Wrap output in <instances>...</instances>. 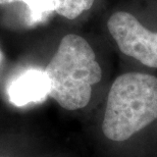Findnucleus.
Wrapping results in <instances>:
<instances>
[{"instance_id": "f257e3e1", "label": "nucleus", "mask_w": 157, "mask_h": 157, "mask_svg": "<svg viewBox=\"0 0 157 157\" xmlns=\"http://www.w3.org/2000/svg\"><path fill=\"white\" fill-rule=\"evenodd\" d=\"M153 131L157 132V78L141 71L118 76L106 97L103 137L124 153Z\"/></svg>"}, {"instance_id": "f03ea898", "label": "nucleus", "mask_w": 157, "mask_h": 157, "mask_svg": "<svg viewBox=\"0 0 157 157\" xmlns=\"http://www.w3.org/2000/svg\"><path fill=\"white\" fill-rule=\"evenodd\" d=\"M49 96L65 110L83 109L90 103L93 87L102 78L96 54L83 37L67 34L46 67Z\"/></svg>"}, {"instance_id": "7ed1b4c3", "label": "nucleus", "mask_w": 157, "mask_h": 157, "mask_svg": "<svg viewBox=\"0 0 157 157\" xmlns=\"http://www.w3.org/2000/svg\"><path fill=\"white\" fill-rule=\"evenodd\" d=\"M107 28L119 50L147 67L157 68V32L147 30L133 14L117 11Z\"/></svg>"}, {"instance_id": "20e7f679", "label": "nucleus", "mask_w": 157, "mask_h": 157, "mask_svg": "<svg viewBox=\"0 0 157 157\" xmlns=\"http://www.w3.org/2000/svg\"><path fill=\"white\" fill-rule=\"evenodd\" d=\"M50 84L45 71L31 68L17 76L9 84L7 95L10 103L23 107L31 103H41L49 96Z\"/></svg>"}, {"instance_id": "39448f33", "label": "nucleus", "mask_w": 157, "mask_h": 157, "mask_svg": "<svg viewBox=\"0 0 157 157\" xmlns=\"http://www.w3.org/2000/svg\"><path fill=\"white\" fill-rule=\"evenodd\" d=\"M30 12L32 24L42 23L58 6V0H21Z\"/></svg>"}, {"instance_id": "423d86ee", "label": "nucleus", "mask_w": 157, "mask_h": 157, "mask_svg": "<svg viewBox=\"0 0 157 157\" xmlns=\"http://www.w3.org/2000/svg\"><path fill=\"white\" fill-rule=\"evenodd\" d=\"M93 3L94 0H58L55 12L68 20H75L85 10L92 7Z\"/></svg>"}, {"instance_id": "0eeeda50", "label": "nucleus", "mask_w": 157, "mask_h": 157, "mask_svg": "<svg viewBox=\"0 0 157 157\" xmlns=\"http://www.w3.org/2000/svg\"><path fill=\"white\" fill-rule=\"evenodd\" d=\"M17 1L21 2V0H0V4H9V3L17 2Z\"/></svg>"}, {"instance_id": "6e6552de", "label": "nucleus", "mask_w": 157, "mask_h": 157, "mask_svg": "<svg viewBox=\"0 0 157 157\" xmlns=\"http://www.w3.org/2000/svg\"><path fill=\"white\" fill-rule=\"evenodd\" d=\"M0 60H1V53H0Z\"/></svg>"}]
</instances>
